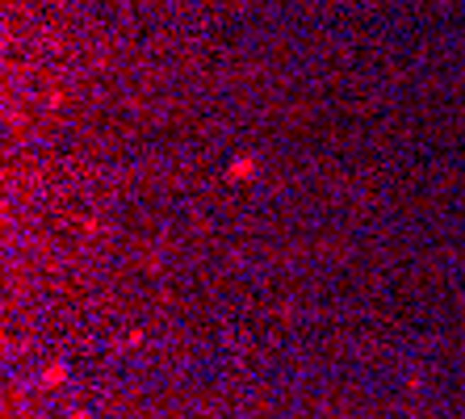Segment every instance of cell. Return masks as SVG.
Instances as JSON below:
<instances>
[{
    "mask_svg": "<svg viewBox=\"0 0 465 419\" xmlns=\"http://www.w3.org/2000/svg\"><path fill=\"white\" fill-rule=\"evenodd\" d=\"M63 381H67V365H63V361H50L47 369H43V377H38L43 390H55V386H63Z\"/></svg>",
    "mask_w": 465,
    "mask_h": 419,
    "instance_id": "1",
    "label": "cell"
},
{
    "mask_svg": "<svg viewBox=\"0 0 465 419\" xmlns=\"http://www.w3.org/2000/svg\"><path fill=\"white\" fill-rule=\"evenodd\" d=\"M67 419H93V415H89V411H72Z\"/></svg>",
    "mask_w": 465,
    "mask_h": 419,
    "instance_id": "2",
    "label": "cell"
}]
</instances>
